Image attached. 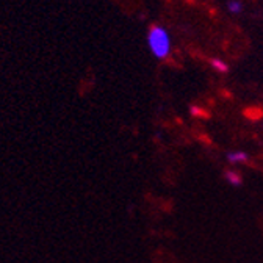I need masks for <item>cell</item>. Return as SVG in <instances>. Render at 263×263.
Instances as JSON below:
<instances>
[{
    "mask_svg": "<svg viewBox=\"0 0 263 263\" xmlns=\"http://www.w3.org/2000/svg\"><path fill=\"white\" fill-rule=\"evenodd\" d=\"M210 66L218 72V74H226L229 71V66L224 60H221V58H212L210 60Z\"/></svg>",
    "mask_w": 263,
    "mask_h": 263,
    "instance_id": "obj_4",
    "label": "cell"
},
{
    "mask_svg": "<svg viewBox=\"0 0 263 263\" xmlns=\"http://www.w3.org/2000/svg\"><path fill=\"white\" fill-rule=\"evenodd\" d=\"M148 47L157 60H166L171 55V36L163 25H154L148 32Z\"/></svg>",
    "mask_w": 263,
    "mask_h": 263,
    "instance_id": "obj_1",
    "label": "cell"
},
{
    "mask_svg": "<svg viewBox=\"0 0 263 263\" xmlns=\"http://www.w3.org/2000/svg\"><path fill=\"white\" fill-rule=\"evenodd\" d=\"M227 10L232 14H240L243 11V4L240 0H229L227 2Z\"/></svg>",
    "mask_w": 263,
    "mask_h": 263,
    "instance_id": "obj_5",
    "label": "cell"
},
{
    "mask_svg": "<svg viewBox=\"0 0 263 263\" xmlns=\"http://www.w3.org/2000/svg\"><path fill=\"white\" fill-rule=\"evenodd\" d=\"M229 163H246L249 160V155L243 151H233L226 155Z\"/></svg>",
    "mask_w": 263,
    "mask_h": 263,
    "instance_id": "obj_2",
    "label": "cell"
},
{
    "mask_svg": "<svg viewBox=\"0 0 263 263\" xmlns=\"http://www.w3.org/2000/svg\"><path fill=\"white\" fill-rule=\"evenodd\" d=\"M224 179H226L230 185H233V187H240L241 182H243L241 174L237 172V171H232V169H227V171L224 172Z\"/></svg>",
    "mask_w": 263,
    "mask_h": 263,
    "instance_id": "obj_3",
    "label": "cell"
}]
</instances>
